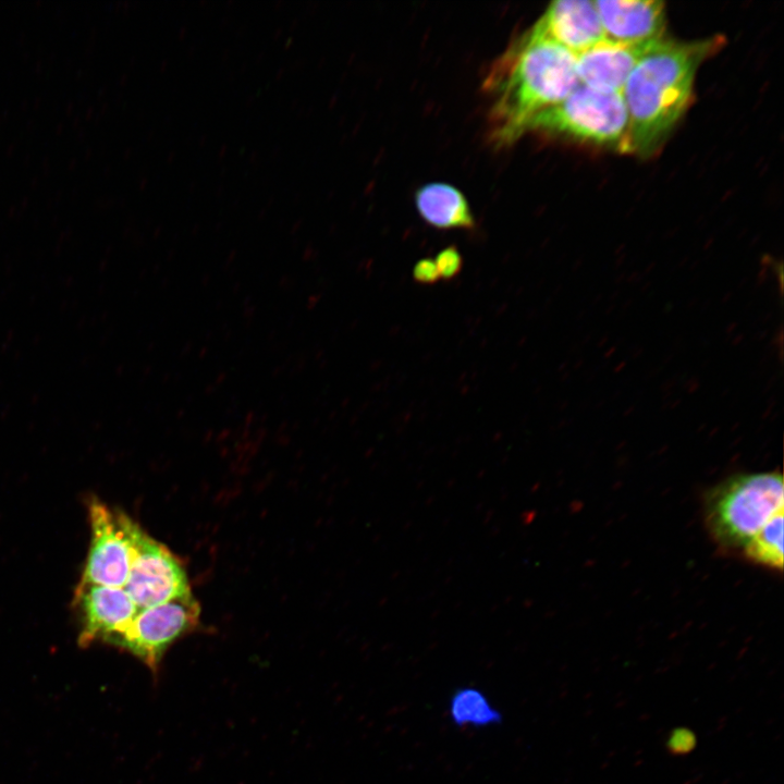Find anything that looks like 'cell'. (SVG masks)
Instances as JSON below:
<instances>
[{
  "instance_id": "6da1fadb",
  "label": "cell",
  "mask_w": 784,
  "mask_h": 784,
  "mask_svg": "<svg viewBox=\"0 0 784 784\" xmlns=\"http://www.w3.org/2000/svg\"><path fill=\"white\" fill-rule=\"evenodd\" d=\"M722 44V37H664L639 60L622 91L628 114L627 152L646 156L662 145L690 105L700 64Z\"/></svg>"
},
{
  "instance_id": "7a4b0ae2",
  "label": "cell",
  "mask_w": 784,
  "mask_h": 784,
  "mask_svg": "<svg viewBox=\"0 0 784 784\" xmlns=\"http://www.w3.org/2000/svg\"><path fill=\"white\" fill-rule=\"evenodd\" d=\"M578 85L576 54L532 27L487 77L494 140L514 142L535 115L560 103Z\"/></svg>"
},
{
  "instance_id": "3957f363",
  "label": "cell",
  "mask_w": 784,
  "mask_h": 784,
  "mask_svg": "<svg viewBox=\"0 0 784 784\" xmlns=\"http://www.w3.org/2000/svg\"><path fill=\"white\" fill-rule=\"evenodd\" d=\"M783 499L780 473L731 477L714 487L706 498V525L722 547L743 549L772 516L783 510Z\"/></svg>"
},
{
  "instance_id": "277c9868",
  "label": "cell",
  "mask_w": 784,
  "mask_h": 784,
  "mask_svg": "<svg viewBox=\"0 0 784 784\" xmlns=\"http://www.w3.org/2000/svg\"><path fill=\"white\" fill-rule=\"evenodd\" d=\"M528 130L628 150V114L622 93L599 91L581 84L560 103L535 115Z\"/></svg>"
},
{
  "instance_id": "5b68a950",
  "label": "cell",
  "mask_w": 784,
  "mask_h": 784,
  "mask_svg": "<svg viewBox=\"0 0 784 784\" xmlns=\"http://www.w3.org/2000/svg\"><path fill=\"white\" fill-rule=\"evenodd\" d=\"M90 544L79 583L124 587L135 550L138 524L97 498L88 502Z\"/></svg>"
},
{
  "instance_id": "8992f818",
  "label": "cell",
  "mask_w": 784,
  "mask_h": 784,
  "mask_svg": "<svg viewBox=\"0 0 784 784\" xmlns=\"http://www.w3.org/2000/svg\"><path fill=\"white\" fill-rule=\"evenodd\" d=\"M200 608L192 592L139 611L112 644L157 672L168 648L199 621Z\"/></svg>"
},
{
  "instance_id": "52a82bcc",
  "label": "cell",
  "mask_w": 784,
  "mask_h": 784,
  "mask_svg": "<svg viewBox=\"0 0 784 784\" xmlns=\"http://www.w3.org/2000/svg\"><path fill=\"white\" fill-rule=\"evenodd\" d=\"M134 550L123 588L139 611L191 592L185 571L177 559L140 526L135 532Z\"/></svg>"
},
{
  "instance_id": "ba28073f",
  "label": "cell",
  "mask_w": 784,
  "mask_h": 784,
  "mask_svg": "<svg viewBox=\"0 0 784 784\" xmlns=\"http://www.w3.org/2000/svg\"><path fill=\"white\" fill-rule=\"evenodd\" d=\"M73 605L81 624V646L96 640L112 645L139 612L123 587L82 583L75 589Z\"/></svg>"
},
{
  "instance_id": "9c48e42d",
  "label": "cell",
  "mask_w": 784,
  "mask_h": 784,
  "mask_svg": "<svg viewBox=\"0 0 784 784\" xmlns=\"http://www.w3.org/2000/svg\"><path fill=\"white\" fill-rule=\"evenodd\" d=\"M662 38L637 44L605 38L576 54L579 84L599 91L622 93L636 64Z\"/></svg>"
},
{
  "instance_id": "30bf717a",
  "label": "cell",
  "mask_w": 784,
  "mask_h": 784,
  "mask_svg": "<svg viewBox=\"0 0 784 784\" xmlns=\"http://www.w3.org/2000/svg\"><path fill=\"white\" fill-rule=\"evenodd\" d=\"M593 3L609 40L637 44L665 37L666 13L662 1L598 0Z\"/></svg>"
},
{
  "instance_id": "8fae6325",
  "label": "cell",
  "mask_w": 784,
  "mask_h": 784,
  "mask_svg": "<svg viewBox=\"0 0 784 784\" xmlns=\"http://www.w3.org/2000/svg\"><path fill=\"white\" fill-rule=\"evenodd\" d=\"M534 28L574 54L605 39L596 5L588 0L553 1Z\"/></svg>"
},
{
  "instance_id": "7c38bea8",
  "label": "cell",
  "mask_w": 784,
  "mask_h": 784,
  "mask_svg": "<svg viewBox=\"0 0 784 784\" xmlns=\"http://www.w3.org/2000/svg\"><path fill=\"white\" fill-rule=\"evenodd\" d=\"M419 216L438 229H471L475 218L463 193L448 183H430L415 195Z\"/></svg>"
},
{
  "instance_id": "4fadbf2b",
  "label": "cell",
  "mask_w": 784,
  "mask_h": 784,
  "mask_svg": "<svg viewBox=\"0 0 784 784\" xmlns=\"http://www.w3.org/2000/svg\"><path fill=\"white\" fill-rule=\"evenodd\" d=\"M449 713L454 724L461 727L482 728L500 721V712L489 698L475 687H463L450 699Z\"/></svg>"
},
{
  "instance_id": "5bb4252c",
  "label": "cell",
  "mask_w": 784,
  "mask_h": 784,
  "mask_svg": "<svg viewBox=\"0 0 784 784\" xmlns=\"http://www.w3.org/2000/svg\"><path fill=\"white\" fill-rule=\"evenodd\" d=\"M743 552L751 562L773 569L783 568V510L747 541Z\"/></svg>"
},
{
  "instance_id": "9a60e30c",
  "label": "cell",
  "mask_w": 784,
  "mask_h": 784,
  "mask_svg": "<svg viewBox=\"0 0 784 784\" xmlns=\"http://www.w3.org/2000/svg\"><path fill=\"white\" fill-rule=\"evenodd\" d=\"M440 279L451 280L462 269V256L455 247H448L440 252L434 259Z\"/></svg>"
},
{
  "instance_id": "2e32d148",
  "label": "cell",
  "mask_w": 784,
  "mask_h": 784,
  "mask_svg": "<svg viewBox=\"0 0 784 784\" xmlns=\"http://www.w3.org/2000/svg\"><path fill=\"white\" fill-rule=\"evenodd\" d=\"M415 281L422 284L436 283L439 279V272L434 259L425 258L416 262L413 269Z\"/></svg>"
}]
</instances>
